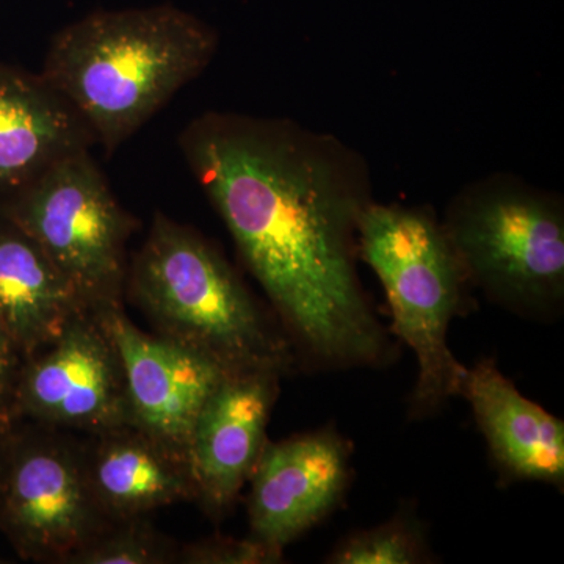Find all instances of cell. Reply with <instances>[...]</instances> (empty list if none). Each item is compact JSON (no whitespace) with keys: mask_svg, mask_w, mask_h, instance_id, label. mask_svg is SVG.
<instances>
[{"mask_svg":"<svg viewBox=\"0 0 564 564\" xmlns=\"http://www.w3.org/2000/svg\"><path fill=\"white\" fill-rule=\"evenodd\" d=\"M180 147L296 359L317 370L391 362L356 272L358 221L372 203L361 158L296 122L223 111L195 118Z\"/></svg>","mask_w":564,"mask_h":564,"instance_id":"obj_1","label":"cell"},{"mask_svg":"<svg viewBox=\"0 0 564 564\" xmlns=\"http://www.w3.org/2000/svg\"><path fill=\"white\" fill-rule=\"evenodd\" d=\"M217 32L173 6L98 11L51 41L43 79L111 154L207 68Z\"/></svg>","mask_w":564,"mask_h":564,"instance_id":"obj_2","label":"cell"},{"mask_svg":"<svg viewBox=\"0 0 564 564\" xmlns=\"http://www.w3.org/2000/svg\"><path fill=\"white\" fill-rule=\"evenodd\" d=\"M131 292L169 337L229 369H291V340L252 299L220 251L192 228L155 214L133 259Z\"/></svg>","mask_w":564,"mask_h":564,"instance_id":"obj_3","label":"cell"},{"mask_svg":"<svg viewBox=\"0 0 564 564\" xmlns=\"http://www.w3.org/2000/svg\"><path fill=\"white\" fill-rule=\"evenodd\" d=\"M358 242L388 295L392 333L417 359L411 415L437 413L462 397L466 378L447 340L452 321L470 310L466 270L444 226L423 209L370 203L359 217Z\"/></svg>","mask_w":564,"mask_h":564,"instance_id":"obj_4","label":"cell"},{"mask_svg":"<svg viewBox=\"0 0 564 564\" xmlns=\"http://www.w3.org/2000/svg\"><path fill=\"white\" fill-rule=\"evenodd\" d=\"M467 278L525 317L558 314L564 300V210L556 196L510 177L459 193L443 223Z\"/></svg>","mask_w":564,"mask_h":564,"instance_id":"obj_5","label":"cell"},{"mask_svg":"<svg viewBox=\"0 0 564 564\" xmlns=\"http://www.w3.org/2000/svg\"><path fill=\"white\" fill-rule=\"evenodd\" d=\"M0 215L39 245L88 310L121 306L132 218L90 150L62 159L6 195Z\"/></svg>","mask_w":564,"mask_h":564,"instance_id":"obj_6","label":"cell"},{"mask_svg":"<svg viewBox=\"0 0 564 564\" xmlns=\"http://www.w3.org/2000/svg\"><path fill=\"white\" fill-rule=\"evenodd\" d=\"M109 524L82 452L14 422L0 441V530L22 558L65 563Z\"/></svg>","mask_w":564,"mask_h":564,"instance_id":"obj_7","label":"cell"},{"mask_svg":"<svg viewBox=\"0 0 564 564\" xmlns=\"http://www.w3.org/2000/svg\"><path fill=\"white\" fill-rule=\"evenodd\" d=\"M90 434L128 425L120 352L98 311L74 317L50 344L22 364L17 422Z\"/></svg>","mask_w":564,"mask_h":564,"instance_id":"obj_8","label":"cell"},{"mask_svg":"<svg viewBox=\"0 0 564 564\" xmlns=\"http://www.w3.org/2000/svg\"><path fill=\"white\" fill-rule=\"evenodd\" d=\"M351 455L350 441L333 426L267 441L248 481L250 536L284 549L321 524L343 503Z\"/></svg>","mask_w":564,"mask_h":564,"instance_id":"obj_9","label":"cell"},{"mask_svg":"<svg viewBox=\"0 0 564 564\" xmlns=\"http://www.w3.org/2000/svg\"><path fill=\"white\" fill-rule=\"evenodd\" d=\"M120 352L129 425L185 454L193 429L229 367L163 336H148L121 311H98Z\"/></svg>","mask_w":564,"mask_h":564,"instance_id":"obj_10","label":"cell"},{"mask_svg":"<svg viewBox=\"0 0 564 564\" xmlns=\"http://www.w3.org/2000/svg\"><path fill=\"white\" fill-rule=\"evenodd\" d=\"M281 370L232 369L203 408L188 441L195 500L210 518L231 511L267 444Z\"/></svg>","mask_w":564,"mask_h":564,"instance_id":"obj_11","label":"cell"},{"mask_svg":"<svg viewBox=\"0 0 564 564\" xmlns=\"http://www.w3.org/2000/svg\"><path fill=\"white\" fill-rule=\"evenodd\" d=\"M462 397L473 408L503 481H540L563 489L562 419L525 399L492 358L467 369Z\"/></svg>","mask_w":564,"mask_h":564,"instance_id":"obj_12","label":"cell"},{"mask_svg":"<svg viewBox=\"0 0 564 564\" xmlns=\"http://www.w3.org/2000/svg\"><path fill=\"white\" fill-rule=\"evenodd\" d=\"M82 452L88 485L109 522L195 500L187 456L133 425L93 434Z\"/></svg>","mask_w":564,"mask_h":564,"instance_id":"obj_13","label":"cell"},{"mask_svg":"<svg viewBox=\"0 0 564 564\" xmlns=\"http://www.w3.org/2000/svg\"><path fill=\"white\" fill-rule=\"evenodd\" d=\"M95 143L84 118L41 74L0 65V195Z\"/></svg>","mask_w":564,"mask_h":564,"instance_id":"obj_14","label":"cell"},{"mask_svg":"<svg viewBox=\"0 0 564 564\" xmlns=\"http://www.w3.org/2000/svg\"><path fill=\"white\" fill-rule=\"evenodd\" d=\"M90 311L43 250L0 215V326L24 358Z\"/></svg>","mask_w":564,"mask_h":564,"instance_id":"obj_15","label":"cell"},{"mask_svg":"<svg viewBox=\"0 0 564 564\" xmlns=\"http://www.w3.org/2000/svg\"><path fill=\"white\" fill-rule=\"evenodd\" d=\"M421 519L411 510L399 511L383 524L345 536L325 563L423 564L432 563Z\"/></svg>","mask_w":564,"mask_h":564,"instance_id":"obj_16","label":"cell"},{"mask_svg":"<svg viewBox=\"0 0 564 564\" xmlns=\"http://www.w3.org/2000/svg\"><path fill=\"white\" fill-rule=\"evenodd\" d=\"M177 547L144 518L110 522L66 558L68 564H165L177 562Z\"/></svg>","mask_w":564,"mask_h":564,"instance_id":"obj_17","label":"cell"},{"mask_svg":"<svg viewBox=\"0 0 564 564\" xmlns=\"http://www.w3.org/2000/svg\"><path fill=\"white\" fill-rule=\"evenodd\" d=\"M284 558V549L262 543L256 538H204L182 547L177 552V562L187 564H274Z\"/></svg>","mask_w":564,"mask_h":564,"instance_id":"obj_18","label":"cell"},{"mask_svg":"<svg viewBox=\"0 0 564 564\" xmlns=\"http://www.w3.org/2000/svg\"><path fill=\"white\" fill-rule=\"evenodd\" d=\"M24 359L0 326V434L9 432L17 422V389Z\"/></svg>","mask_w":564,"mask_h":564,"instance_id":"obj_19","label":"cell"},{"mask_svg":"<svg viewBox=\"0 0 564 564\" xmlns=\"http://www.w3.org/2000/svg\"><path fill=\"white\" fill-rule=\"evenodd\" d=\"M3 434H6V433H3ZM3 434H0V441H2V436H3Z\"/></svg>","mask_w":564,"mask_h":564,"instance_id":"obj_20","label":"cell"}]
</instances>
